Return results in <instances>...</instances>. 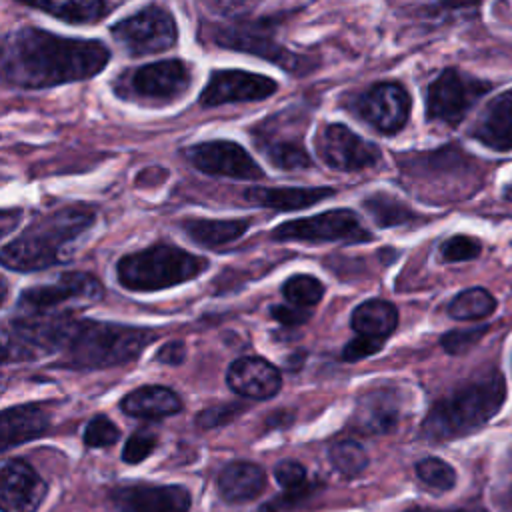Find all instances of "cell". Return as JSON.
Wrapping results in <instances>:
<instances>
[{
  "instance_id": "1",
  "label": "cell",
  "mask_w": 512,
  "mask_h": 512,
  "mask_svg": "<svg viewBox=\"0 0 512 512\" xmlns=\"http://www.w3.org/2000/svg\"><path fill=\"white\" fill-rule=\"evenodd\" d=\"M108 48L40 28H18L2 38V78L18 88H48L86 80L104 70Z\"/></svg>"
},
{
  "instance_id": "2",
  "label": "cell",
  "mask_w": 512,
  "mask_h": 512,
  "mask_svg": "<svg viewBox=\"0 0 512 512\" xmlns=\"http://www.w3.org/2000/svg\"><path fill=\"white\" fill-rule=\"evenodd\" d=\"M94 222V212L84 206H68L42 216L18 238L4 244L2 262L18 272L42 270L66 258L68 246Z\"/></svg>"
},
{
  "instance_id": "3",
  "label": "cell",
  "mask_w": 512,
  "mask_h": 512,
  "mask_svg": "<svg viewBox=\"0 0 512 512\" xmlns=\"http://www.w3.org/2000/svg\"><path fill=\"white\" fill-rule=\"evenodd\" d=\"M504 400L506 380L500 372H490L440 398L422 422V436L428 440L462 438L492 420Z\"/></svg>"
},
{
  "instance_id": "4",
  "label": "cell",
  "mask_w": 512,
  "mask_h": 512,
  "mask_svg": "<svg viewBox=\"0 0 512 512\" xmlns=\"http://www.w3.org/2000/svg\"><path fill=\"white\" fill-rule=\"evenodd\" d=\"M156 338L150 328L78 320L66 344L68 364L76 368H108L140 356Z\"/></svg>"
},
{
  "instance_id": "5",
  "label": "cell",
  "mask_w": 512,
  "mask_h": 512,
  "mask_svg": "<svg viewBox=\"0 0 512 512\" xmlns=\"http://www.w3.org/2000/svg\"><path fill=\"white\" fill-rule=\"evenodd\" d=\"M208 260L178 246L154 244L146 250L126 254L118 260V282L134 292H154L200 276Z\"/></svg>"
},
{
  "instance_id": "6",
  "label": "cell",
  "mask_w": 512,
  "mask_h": 512,
  "mask_svg": "<svg viewBox=\"0 0 512 512\" xmlns=\"http://www.w3.org/2000/svg\"><path fill=\"white\" fill-rule=\"evenodd\" d=\"M192 84V72L182 60H160L122 72L114 90L124 100L164 106L178 100Z\"/></svg>"
},
{
  "instance_id": "7",
  "label": "cell",
  "mask_w": 512,
  "mask_h": 512,
  "mask_svg": "<svg viewBox=\"0 0 512 512\" xmlns=\"http://www.w3.org/2000/svg\"><path fill=\"white\" fill-rule=\"evenodd\" d=\"M102 284L88 272H64L54 284L34 286L22 292L18 314L50 316L72 314L76 306H88L102 298Z\"/></svg>"
},
{
  "instance_id": "8",
  "label": "cell",
  "mask_w": 512,
  "mask_h": 512,
  "mask_svg": "<svg viewBox=\"0 0 512 512\" xmlns=\"http://www.w3.org/2000/svg\"><path fill=\"white\" fill-rule=\"evenodd\" d=\"M114 40L130 56H148L170 50L178 40L172 14L162 6H146L110 28Z\"/></svg>"
},
{
  "instance_id": "9",
  "label": "cell",
  "mask_w": 512,
  "mask_h": 512,
  "mask_svg": "<svg viewBox=\"0 0 512 512\" xmlns=\"http://www.w3.org/2000/svg\"><path fill=\"white\" fill-rule=\"evenodd\" d=\"M490 86L462 74L456 68H446L426 92V116L432 122L456 126L464 120L474 102Z\"/></svg>"
},
{
  "instance_id": "10",
  "label": "cell",
  "mask_w": 512,
  "mask_h": 512,
  "mask_svg": "<svg viewBox=\"0 0 512 512\" xmlns=\"http://www.w3.org/2000/svg\"><path fill=\"white\" fill-rule=\"evenodd\" d=\"M272 236L276 240L300 242H362L370 238L358 216L346 208L284 222L272 232Z\"/></svg>"
},
{
  "instance_id": "11",
  "label": "cell",
  "mask_w": 512,
  "mask_h": 512,
  "mask_svg": "<svg viewBox=\"0 0 512 512\" xmlns=\"http://www.w3.org/2000/svg\"><path fill=\"white\" fill-rule=\"evenodd\" d=\"M316 152L326 166L340 172H358L380 162L378 146L344 124H326L320 128L316 134Z\"/></svg>"
},
{
  "instance_id": "12",
  "label": "cell",
  "mask_w": 512,
  "mask_h": 512,
  "mask_svg": "<svg viewBox=\"0 0 512 512\" xmlns=\"http://www.w3.org/2000/svg\"><path fill=\"white\" fill-rule=\"evenodd\" d=\"M356 114L382 134H396L410 118V94L398 82H378L354 100Z\"/></svg>"
},
{
  "instance_id": "13",
  "label": "cell",
  "mask_w": 512,
  "mask_h": 512,
  "mask_svg": "<svg viewBox=\"0 0 512 512\" xmlns=\"http://www.w3.org/2000/svg\"><path fill=\"white\" fill-rule=\"evenodd\" d=\"M188 160L206 174L228 176L238 180H258L264 176L254 158L236 142L212 140L192 146L186 152Z\"/></svg>"
},
{
  "instance_id": "14",
  "label": "cell",
  "mask_w": 512,
  "mask_h": 512,
  "mask_svg": "<svg viewBox=\"0 0 512 512\" xmlns=\"http://www.w3.org/2000/svg\"><path fill=\"white\" fill-rule=\"evenodd\" d=\"M278 84L262 74L246 70H216L200 94L202 106H220L232 102L264 100L274 94Z\"/></svg>"
},
{
  "instance_id": "15",
  "label": "cell",
  "mask_w": 512,
  "mask_h": 512,
  "mask_svg": "<svg viewBox=\"0 0 512 512\" xmlns=\"http://www.w3.org/2000/svg\"><path fill=\"white\" fill-rule=\"evenodd\" d=\"M48 492L40 474L24 460H6L0 470L2 512H36Z\"/></svg>"
},
{
  "instance_id": "16",
  "label": "cell",
  "mask_w": 512,
  "mask_h": 512,
  "mask_svg": "<svg viewBox=\"0 0 512 512\" xmlns=\"http://www.w3.org/2000/svg\"><path fill=\"white\" fill-rule=\"evenodd\" d=\"M118 512H188L190 492L184 486L128 484L112 492Z\"/></svg>"
},
{
  "instance_id": "17",
  "label": "cell",
  "mask_w": 512,
  "mask_h": 512,
  "mask_svg": "<svg viewBox=\"0 0 512 512\" xmlns=\"http://www.w3.org/2000/svg\"><path fill=\"white\" fill-rule=\"evenodd\" d=\"M212 42L234 48V50H244L258 54L262 58L274 60L284 68L294 70L298 62H302L298 56L290 54L284 50L280 44L274 42L272 30H264L258 24H240V26H212L210 32Z\"/></svg>"
},
{
  "instance_id": "18",
  "label": "cell",
  "mask_w": 512,
  "mask_h": 512,
  "mask_svg": "<svg viewBox=\"0 0 512 512\" xmlns=\"http://www.w3.org/2000/svg\"><path fill=\"white\" fill-rule=\"evenodd\" d=\"M228 386L246 398L266 400L272 398L280 386V370L260 356H244L234 360L226 372Z\"/></svg>"
},
{
  "instance_id": "19",
  "label": "cell",
  "mask_w": 512,
  "mask_h": 512,
  "mask_svg": "<svg viewBox=\"0 0 512 512\" xmlns=\"http://www.w3.org/2000/svg\"><path fill=\"white\" fill-rule=\"evenodd\" d=\"M400 394L390 388L364 392L358 398L352 424L364 434H386L400 420Z\"/></svg>"
},
{
  "instance_id": "20",
  "label": "cell",
  "mask_w": 512,
  "mask_h": 512,
  "mask_svg": "<svg viewBox=\"0 0 512 512\" xmlns=\"http://www.w3.org/2000/svg\"><path fill=\"white\" fill-rule=\"evenodd\" d=\"M282 126L278 118H268L254 130V142L262 150V154L280 170H302L308 168L310 156L300 144L298 136L282 134Z\"/></svg>"
},
{
  "instance_id": "21",
  "label": "cell",
  "mask_w": 512,
  "mask_h": 512,
  "mask_svg": "<svg viewBox=\"0 0 512 512\" xmlns=\"http://www.w3.org/2000/svg\"><path fill=\"white\" fill-rule=\"evenodd\" d=\"M50 426L48 414L36 404L10 406L0 416L2 450L42 436Z\"/></svg>"
},
{
  "instance_id": "22",
  "label": "cell",
  "mask_w": 512,
  "mask_h": 512,
  "mask_svg": "<svg viewBox=\"0 0 512 512\" xmlns=\"http://www.w3.org/2000/svg\"><path fill=\"white\" fill-rule=\"evenodd\" d=\"M124 414L142 420H160L182 410L180 396L166 386H142L120 400Z\"/></svg>"
},
{
  "instance_id": "23",
  "label": "cell",
  "mask_w": 512,
  "mask_h": 512,
  "mask_svg": "<svg viewBox=\"0 0 512 512\" xmlns=\"http://www.w3.org/2000/svg\"><path fill=\"white\" fill-rule=\"evenodd\" d=\"M474 138L494 150L512 148V92L498 94L488 102L476 122Z\"/></svg>"
},
{
  "instance_id": "24",
  "label": "cell",
  "mask_w": 512,
  "mask_h": 512,
  "mask_svg": "<svg viewBox=\"0 0 512 512\" xmlns=\"http://www.w3.org/2000/svg\"><path fill=\"white\" fill-rule=\"evenodd\" d=\"M266 486V474L252 462H230L218 474V492L228 502L256 498Z\"/></svg>"
},
{
  "instance_id": "25",
  "label": "cell",
  "mask_w": 512,
  "mask_h": 512,
  "mask_svg": "<svg viewBox=\"0 0 512 512\" xmlns=\"http://www.w3.org/2000/svg\"><path fill=\"white\" fill-rule=\"evenodd\" d=\"M332 188H248L244 198L272 210H300L332 196Z\"/></svg>"
},
{
  "instance_id": "26",
  "label": "cell",
  "mask_w": 512,
  "mask_h": 512,
  "mask_svg": "<svg viewBox=\"0 0 512 512\" xmlns=\"http://www.w3.org/2000/svg\"><path fill=\"white\" fill-rule=\"evenodd\" d=\"M350 326L362 336L386 340L398 326V310L388 300L372 298L356 306L350 316Z\"/></svg>"
},
{
  "instance_id": "27",
  "label": "cell",
  "mask_w": 512,
  "mask_h": 512,
  "mask_svg": "<svg viewBox=\"0 0 512 512\" xmlns=\"http://www.w3.org/2000/svg\"><path fill=\"white\" fill-rule=\"evenodd\" d=\"M248 220H206V218H190L182 222L186 234L202 244V246H222L238 240L246 230Z\"/></svg>"
},
{
  "instance_id": "28",
  "label": "cell",
  "mask_w": 512,
  "mask_h": 512,
  "mask_svg": "<svg viewBox=\"0 0 512 512\" xmlns=\"http://www.w3.org/2000/svg\"><path fill=\"white\" fill-rule=\"evenodd\" d=\"M32 8L44 10L70 24H90L102 18L106 4L104 0H18Z\"/></svg>"
},
{
  "instance_id": "29",
  "label": "cell",
  "mask_w": 512,
  "mask_h": 512,
  "mask_svg": "<svg viewBox=\"0 0 512 512\" xmlns=\"http://www.w3.org/2000/svg\"><path fill=\"white\" fill-rule=\"evenodd\" d=\"M494 310H496V298L484 288H466L458 292L448 304L450 318L462 320V322L486 318Z\"/></svg>"
},
{
  "instance_id": "30",
  "label": "cell",
  "mask_w": 512,
  "mask_h": 512,
  "mask_svg": "<svg viewBox=\"0 0 512 512\" xmlns=\"http://www.w3.org/2000/svg\"><path fill=\"white\" fill-rule=\"evenodd\" d=\"M330 464L344 476H358L368 466V454L356 440H338L328 450Z\"/></svg>"
},
{
  "instance_id": "31",
  "label": "cell",
  "mask_w": 512,
  "mask_h": 512,
  "mask_svg": "<svg viewBox=\"0 0 512 512\" xmlns=\"http://www.w3.org/2000/svg\"><path fill=\"white\" fill-rule=\"evenodd\" d=\"M364 208L372 214L378 226H398L414 220V212H410L402 202L388 194H372L364 200Z\"/></svg>"
},
{
  "instance_id": "32",
  "label": "cell",
  "mask_w": 512,
  "mask_h": 512,
  "mask_svg": "<svg viewBox=\"0 0 512 512\" xmlns=\"http://www.w3.org/2000/svg\"><path fill=\"white\" fill-rule=\"evenodd\" d=\"M284 298L300 308L316 306L324 296V284L310 274H294L282 284Z\"/></svg>"
},
{
  "instance_id": "33",
  "label": "cell",
  "mask_w": 512,
  "mask_h": 512,
  "mask_svg": "<svg viewBox=\"0 0 512 512\" xmlns=\"http://www.w3.org/2000/svg\"><path fill=\"white\" fill-rule=\"evenodd\" d=\"M416 476L430 488H438V490H450L456 484V472L454 468L436 458V456H428L422 458L416 464Z\"/></svg>"
},
{
  "instance_id": "34",
  "label": "cell",
  "mask_w": 512,
  "mask_h": 512,
  "mask_svg": "<svg viewBox=\"0 0 512 512\" xmlns=\"http://www.w3.org/2000/svg\"><path fill=\"white\" fill-rule=\"evenodd\" d=\"M120 438V428L108 416H94L84 428V444L90 448H106Z\"/></svg>"
},
{
  "instance_id": "35",
  "label": "cell",
  "mask_w": 512,
  "mask_h": 512,
  "mask_svg": "<svg viewBox=\"0 0 512 512\" xmlns=\"http://www.w3.org/2000/svg\"><path fill=\"white\" fill-rule=\"evenodd\" d=\"M480 242L472 236H452L448 238L442 248L440 254L446 262H466V260H474L480 254Z\"/></svg>"
},
{
  "instance_id": "36",
  "label": "cell",
  "mask_w": 512,
  "mask_h": 512,
  "mask_svg": "<svg viewBox=\"0 0 512 512\" xmlns=\"http://www.w3.org/2000/svg\"><path fill=\"white\" fill-rule=\"evenodd\" d=\"M156 444H158V438L154 432L138 430L126 440V444L122 448V460L128 464H138L152 454Z\"/></svg>"
},
{
  "instance_id": "37",
  "label": "cell",
  "mask_w": 512,
  "mask_h": 512,
  "mask_svg": "<svg viewBox=\"0 0 512 512\" xmlns=\"http://www.w3.org/2000/svg\"><path fill=\"white\" fill-rule=\"evenodd\" d=\"M486 326H478V328H466V330H452V332H446L440 340L442 348L448 352V354H462L466 352L468 348H472L484 334H486Z\"/></svg>"
},
{
  "instance_id": "38",
  "label": "cell",
  "mask_w": 512,
  "mask_h": 512,
  "mask_svg": "<svg viewBox=\"0 0 512 512\" xmlns=\"http://www.w3.org/2000/svg\"><path fill=\"white\" fill-rule=\"evenodd\" d=\"M244 404H224V406H214V408H206L196 416V422L200 428H216L222 426L230 420H234L240 412H244Z\"/></svg>"
},
{
  "instance_id": "39",
  "label": "cell",
  "mask_w": 512,
  "mask_h": 512,
  "mask_svg": "<svg viewBox=\"0 0 512 512\" xmlns=\"http://www.w3.org/2000/svg\"><path fill=\"white\" fill-rule=\"evenodd\" d=\"M382 344H384V340L358 334V338L350 340V342L344 346L342 358H344L346 362H358V360H362V358H368V356L376 354V352L382 348Z\"/></svg>"
},
{
  "instance_id": "40",
  "label": "cell",
  "mask_w": 512,
  "mask_h": 512,
  "mask_svg": "<svg viewBox=\"0 0 512 512\" xmlns=\"http://www.w3.org/2000/svg\"><path fill=\"white\" fill-rule=\"evenodd\" d=\"M270 314L274 320H278L284 326H298L302 322H306L310 318V312H306V308L294 306V304H276L270 308Z\"/></svg>"
},
{
  "instance_id": "41",
  "label": "cell",
  "mask_w": 512,
  "mask_h": 512,
  "mask_svg": "<svg viewBox=\"0 0 512 512\" xmlns=\"http://www.w3.org/2000/svg\"><path fill=\"white\" fill-rule=\"evenodd\" d=\"M186 358V348L182 342H168L156 352V360L162 364H182Z\"/></svg>"
},
{
  "instance_id": "42",
  "label": "cell",
  "mask_w": 512,
  "mask_h": 512,
  "mask_svg": "<svg viewBox=\"0 0 512 512\" xmlns=\"http://www.w3.org/2000/svg\"><path fill=\"white\" fill-rule=\"evenodd\" d=\"M406 512H446V510H432V508H420V506H416V508H410V510H406ZM448 512H464V510H448Z\"/></svg>"
},
{
  "instance_id": "43",
  "label": "cell",
  "mask_w": 512,
  "mask_h": 512,
  "mask_svg": "<svg viewBox=\"0 0 512 512\" xmlns=\"http://www.w3.org/2000/svg\"><path fill=\"white\" fill-rule=\"evenodd\" d=\"M506 504H508V508L512 510V480H510V484H508V488H506Z\"/></svg>"
},
{
  "instance_id": "44",
  "label": "cell",
  "mask_w": 512,
  "mask_h": 512,
  "mask_svg": "<svg viewBox=\"0 0 512 512\" xmlns=\"http://www.w3.org/2000/svg\"><path fill=\"white\" fill-rule=\"evenodd\" d=\"M506 198H510V200H512V186L506 190Z\"/></svg>"
}]
</instances>
